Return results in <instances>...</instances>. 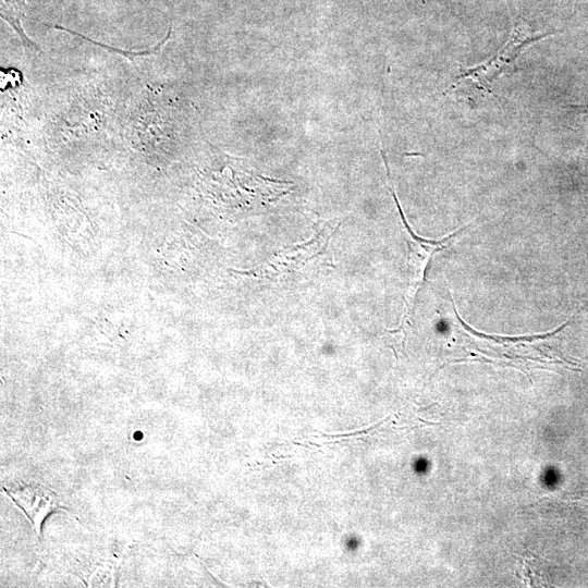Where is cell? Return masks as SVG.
<instances>
[{"label": "cell", "instance_id": "cell-1", "mask_svg": "<svg viewBox=\"0 0 588 588\" xmlns=\"http://www.w3.org/2000/svg\"><path fill=\"white\" fill-rule=\"evenodd\" d=\"M506 2L512 19V30L507 40L490 59L462 72L460 78H466L478 86L486 87L513 64L526 46L555 34V32H540L535 28L529 21L515 12L510 0Z\"/></svg>", "mask_w": 588, "mask_h": 588}, {"label": "cell", "instance_id": "cell-2", "mask_svg": "<svg viewBox=\"0 0 588 588\" xmlns=\"http://www.w3.org/2000/svg\"><path fill=\"white\" fill-rule=\"evenodd\" d=\"M2 491L23 511L39 538L46 517L52 512L64 510L59 495L52 489L39 482L22 481L11 486H3Z\"/></svg>", "mask_w": 588, "mask_h": 588}, {"label": "cell", "instance_id": "cell-3", "mask_svg": "<svg viewBox=\"0 0 588 588\" xmlns=\"http://www.w3.org/2000/svg\"><path fill=\"white\" fill-rule=\"evenodd\" d=\"M24 8L25 0H1V16L20 35L26 48H37L23 32L22 19L24 16Z\"/></svg>", "mask_w": 588, "mask_h": 588}, {"label": "cell", "instance_id": "cell-4", "mask_svg": "<svg viewBox=\"0 0 588 588\" xmlns=\"http://www.w3.org/2000/svg\"><path fill=\"white\" fill-rule=\"evenodd\" d=\"M389 418H390V416L384 418L382 421H379L376 425H373V426H371V427H369V428H367L365 430H359V431H355V432H351V433H339V434H328V433H323V432L319 431V434H320V437H326V438H341V437H351V436H356V434H363V433H367L368 431L376 428L377 426H380L381 424L387 421Z\"/></svg>", "mask_w": 588, "mask_h": 588}, {"label": "cell", "instance_id": "cell-5", "mask_svg": "<svg viewBox=\"0 0 588 588\" xmlns=\"http://www.w3.org/2000/svg\"><path fill=\"white\" fill-rule=\"evenodd\" d=\"M585 114L588 117V107L585 109Z\"/></svg>", "mask_w": 588, "mask_h": 588}]
</instances>
